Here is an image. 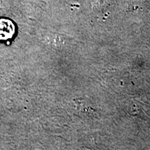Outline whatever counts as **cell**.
<instances>
[{
	"label": "cell",
	"instance_id": "6da1fadb",
	"mask_svg": "<svg viewBox=\"0 0 150 150\" xmlns=\"http://www.w3.org/2000/svg\"><path fill=\"white\" fill-rule=\"evenodd\" d=\"M15 31L16 29L12 22L6 19L0 20V40H6L12 38Z\"/></svg>",
	"mask_w": 150,
	"mask_h": 150
}]
</instances>
